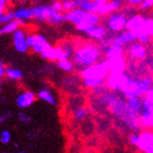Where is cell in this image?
Wrapping results in <instances>:
<instances>
[{
  "instance_id": "obj_1",
  "label": "cell",
  "mask_w": 153,
  "mask_h": 153,
  "mask_svg": "<svg viewBox=\"0 0 153 153\" xmlns=\"http://www.w3.org/2000/svg\"><path fill=\"white\" fill-rule=\"evenodd\" d=\"M102 104L108 107L111 112L117 118L127 125L132 131H139L141 126L139 113L132 110L127 103V100H124L111 92L110 89L105 91L103 94L99 96Z\"/></svg>"
},
{
  "instance_id": "obj_2",
  "label": "cell",
  "mask_w": 153,
  "mask_h": 153,
  "mask_svg": "<svg viewBox=\"0 0 153 153\" xmlns=\"http://www.w3.org/2000/svg\"><path fill=\"white\" fill-rule=\"evenodd\" d=\"M102 55L99 45L94 42H85L75 49L71 60L74 64V69L82 71L84 69L102 60Z\"/></svg>"
},
{
  "instance_id": "obj_3",
  "label": "cell",
  "mask_w": 153,
  "mask_h": 153,
  "mask_svg": "<svg viewBox=\"0 0 153 153\" xmlns=\"http://www.w3.org/2000/svg\"><path fill=\"white\" fill-rule=\"evenodd\" d=\"M153 81L150 77L135 78L131 77L128 84L122 89L121 93L125 99L131 97H144L152 88Z\"/></svg>"
},
{
  "instance_id": "obj_4",
  "label": "cell",
  "mask_w": 153,
  "mask_h": 153,
  "mask_svg": "<svg viewBox=\"0 0 153 153\" xmlns=\"http://www.w3.org/2000/svg\"><path fill=\"white\" fill-rule=\"evenodd\" d=\"M128 16L123 10H116L106 15L104 25L112 33H119L127 27Z\"/></svg>"
},
{
  "instance_id": "obj_5",
  "label": "cell",
  "mask_w": 153,
  "mask_h": 153,
  "mask_svg": "<svg viewBox=\"0 0 153 153\" xmlns=\"http://www.w3.org/2000/svg\"><path fill=\"white\" fill-rule=\"evenodd\" d=\"M110 74V68L107 59L100 60L99 62L93 64L92 66L84 69L80 71V75L83 78H96L106 80L108 74Z\"/></svg>"
},
{
  "instance_id": "obj_6",
  "label": "cell",
  "mask_w": 153,
  "mask_h": 153,
  "mask_svg": "<svg viewBox=\"0 0 153 153\" xmlns=\"http://www.w3.org/2000/svg\"><path fill=\"white\" fill-rule=\"evenodd\" d=\"M131 75L125 71H110L105 81V85L112 91H122L128 84Z\"/></svg>"
},
{
  "instance_id": "obj_7",
  "label": "cell",
  "mask_w": 153,
  "mask_h": 153,
  "mask_svg": "<svg viewBox=\"0 0 153 153\" xmlns=\"http://www.w3.org/2000/svg\"><path fill=\"white\" fill-rule=\"evenodd\" d=\"M31 9L33 12V19L38 23L48 22L51 18L61 12L56 10L53 4H41L32 7Z\"/></svg>"
},
{
  "instance_id": "obj_8",
  "label": "cell",
  "mask_w": 153,
  "mask_h": 153,
  "mask_svg": "<svg viewBox=\"0 0 153 153\" xmlns=\"http://www.w3.org/2000/svg\"><path fill=\"white\" fill-rule=\"evenodd\" d=\"M141 126L146 128H153V100L147 96L143 97L142 109L139 112Z\"/></svg>"
},
{
  "instance_id": "obj_9",
  "label": "cell",
  "mask_w": 153,
  "mask_h": 153,
  "mask_svg": "<svg viewBox=\"0 0 153 153\" xmlns=\"http://www.w3.org/2000/svg\"><path fill=\"white\" fill-rule=\"evenodd\" d=\"M75 48L71 42L65 41L54 47V61H63L71 59Z\"/></svg>"
},
{
  "instance_id": "obj_10",
  "label": "cell",
  "mask_w": 153,
  "mask_h": 153,
  "mask_svg": "<svg viewBox=\"0 0 153 153\" xmlns=\"http://www.w3.org/2000/svg\"><path fill=\"white\" fill-rule=\"evenodd\" d=\"M27 45L29 49L37 55H41L45 47L49 44L46 38L42 34H36V33H30L27 34Z\"/></svg>"
},
{
  "instance_id": "obj_11",
  "label": "cell",
  "mask_w": 153,
  "mask_h": 153,
  "mask_svg": "<svg viewBox=\"0 0 153 153\" xmlns=\"http://www.w3.org/2000/svg\"><path fill=\"white\" fill-rule=\"evenodd\" d=\"M26 38H27V34H26L24 28L20 27L12 33L13 47H14L15 51L18 52L19 54H25L29 50Z\"/></svg>"
},
{
  "instance_id": "obj_12",
  "label": "cell",
  "mask_w": 153,
  "mask_h": 153,
  "mask_svg": "<svg viewBox=\"0 0 153 153\" xmlns=\"http://www.w3.org/2000/svg\"><path fill=\"white\" fill-rule=\"evenodd\" d=\"M138 36L139 33L138 32H134L131 30H123L121 32L117 33V35L113 37V42L117 43V44H121V45H129L134 42L138 41Z\"/></svg>"
},
{
  "instance_id": "obj_13",
  "label": "cell",
  "mask_w": 153,
  "mask_h": 153,
  "mask_svg": "<svg viewBox=\"0 0 153 153\" xmlns=\"http://www.w3.org/2000/svg\"><path fill=\"white\" fill-rule=\"evenodd\" d=\"M148 48L143 43L134 42L129 44L128 47V55L135 60H143L148 56Z\"/></svg>"
},
{
  "instance_id": "obj_14",
  "label": "cell",
  "mask_w": 153,
  "mask_h": 153,
  "mask_svg": "<svg viewBox=\"0 0 153 153\" xmlns=\"http://www.w3.org/2000/svg\"><path fill=\"white\" fill-rule=\"evenodd\" d=\"M37 95L33 91L25 90L22 91L16 98V105L21 109H26L35 102Z\"/></svg>"
},
{
  "instance_id": "obj_15",
  "label": "cell",
  "mask_w": 153,
  "mask_h": 153,
  "mask_svg": "<svg viewBox=\"0 0 153 153\" xmlns=\"http://www.w3.org/2000/svg\"><path fill=\"white\" fill-rule=\"evenodd\" d=\"M85 34L88 35L90 39L96 42H102L105 38H107L108 29L106 28V26L102 24H97L95 25L91 26V27L85 32Z\"/></svg>"
},
{
  "instance_id": "obj_16",
  "label": "cell",
  "mask_w": 153,
  "mask_h": 153,
  "mask_svg": "<svg viewBox=\"0 0 153 153\" xmlns=\"http://www.w3.org/2000/svg\"><path fill=\"white\" fill-rule=\"evenodd\" d=\"M88 12L83 10L80 8L74 9L65 12L66 22H69V23H71V24H72L76 26L84 21V20L85 19V17L88 16Z\"/></svg>"
},
{
  "instance_id": "obj_17",
  "label": "cell",
  "mask_w": 153,
  "mask_h": 153,
  "mask_svg": "<svg viewBox=\"0 0 153 153\" xmlns=\"http://www.w3.org/2000/svg\"><path fill=\"white\" fill-rule=\"evenodd\" d=\"M100 21H101V15L98 14V13H96V12H88V16L85 17V19L84 20V21L80 25H76L75 27L79 32L85 33L91 27V26L99 24Z\"/></svg>"
},
{
  "instance_id": "obj_18",
  "label": "cell",
  "mask_w": 153,
  "mask_h": 153,
  "mask_svg": "<svg viewBox=\"0 0 153 153\" xmlns=\"http://www.w3.org/2000/svg\"><path fill=\"white\" fill-rule=\"evenodd\" d=\"M124 53H125V46L124 45L113 42L108 46L107 49L103 52V56H104V59L110 60V59H114V58L123 56Z\"/></svg>"
},
{
  "instance_id": "obj_19",
  "label": "cell",
  "mask_w": 153,
  "mask_h": 153,
  "mask_svg": "<svg viewBox=\"0 0 153 153\" xmlns=\"http://www.w3.org/2000/svg\"><path fill=\"white\" fill-rule=\"evenodd\" d=\"M146 18L140 14H134L131 17L128 18V22H127V27L126 29L134 31V32H141L143 30L144 25L146 22Z\"/></svg>"
},
{
  "instance_id": "obj_20",
  "label": "cell",
  "mask_w": 153,
  "mask_h": 153,
  "mask_svg": "<svg viewBox=\"0 0 153 153\" xmlns=\"http://www.w3.org/2000/svg\"><path fill=\"white\" fill-rule=\"evenodd\" d=\"M14 12V18L17 21L21 23L22 25H25L26 22L30 21L33 19V12L31 8H27V7H20L16 10H13Z\"/></svg>"
},
{
  "instance_id": "obj_21",
  "label": "cell",
  "mask_w": 153,
  "mask_h": 153,
  "mask_svg": "<svg viewBox=\"0 0 153 153\" xmlns=\"http://www.w3.org/2000/svg\"><path fill=\"white\" fill-rule=\"evenodd\" d=\"M124 3H126V0H110L107 4H105L102 8L100 9L98 14L101 16H106L113 11L118 10Z\"/></svg>"
},
{
  "instance_id": "obj_22",
  "label": "cell",
  "mask_w": 153,
  "mask_h": 153,
  "mask_svg": "<svg viewBox=\"0 0 153 153\" xmlns=\"http://www.w3.org/2000/svg\"><path fill=\"white\" fill-rule=\"evenodd\" d=\"M153 144V132L150 131H143L139 134V140L136 147L141 151H144L149 148Z\"/></svg>"
},
{
  "instance_id": "obj_23",
  "label": "cell",
  "mask_w": 153,
  "mask_h": 153,
  "mask_svg": "<svg viewBox=\"0 0 153 153\" xmlns=\"http://www.w3.org/2000/svg\"><path fill=\"white\" fill-rule=\"evenodd\" d=\"M37 97H38V99L42 100V101L51 104L52 106H56V98H55L54 94H53V93L48 88H41L37 93Z\"/></svg>"
},
{
  "instance_id": "obj_24",
  "label": "cell",
  "mask_w": 153,
  "mask_h": 153,
  "mask_svg": "<svg viewBox=\"0 0 153 153\" xmlns=\"http://www.w3.org/2000/svg\"><path fill=\"white\" fill-rule=\"evenodd\" d=\"M21 23L17 20H13L11 22L4 24L0 26V36L7 35V34H12L13 32L16 31L21 26Z\"/></svg>"
},
{
  "instance_id": "obj_25",
  "label": "cell",
  "mask_w": 153,
  "mask_h": 153,
  "mask_svg": "<svg viewBox=\"0 0 153 153\" xmlns=\"http://www.w3.org/2000/svg\"><path fill=\"white\" fill-rule=\"evenodd\" d=\"M108 64L110 71H125L126 62L123 59V56L110 59V60H108Z\"/></svg>"
},
{
  "instance_id": "obj_26",
  "label": "cell",
  "mask_w": 153,
  "mask_h": 153,
  "mask_svg": "<svg viewBox=\"0 0 153 153\" xmlns=\"http://www.w3.org/2000/svg\"><path fill=\"white\" fill-rule=\"evenodd\" d=\"M79 8L86 12H96L98 13L99 7L95 1L91 0H80L79 1Z\"/></svg>"
},
{
  "instance_id": "obj_27",
  "label": "cell",
  "mask_w": 153,
  "mask_h": 153,
  "mask_svg": "<svg viewBox=\"0 0 153 153\" xmlns=\"http://www.w3.org/2000/svg\"><path fill=\"white\" fill-rule=\"evenodd\" d=\"M6 77L9 78L12 81H18V80H21L23 77V71L17 69V68H13V67H6Z\"/></svg>"
},
{
  "instance_id": "obj_28",
  "label": "cell",
  "mask_w": 153,
  "mask_h": 153,
  "mask_svg": "<svg viewBox=\"0 0 153 153\" xmlns=\"http://www.w3.org/2000/svg\"><path fill=\"white\" fill-rule=\"evenodd\" d=\"M126 100H127L128 105L132 110H134L135 112L138 113L140 112L143 105V97H131Z\"/></svg>"
},
{
  "instance_id": "obj_29",
  "label": "cell",
  "mask_w": 153,
  "mask_h": 153,
  "mask_svg": "<svg viewBox=\"0 0 153 153\" xmlns=\"http://www.w3.org/2000/svg\"><path fill=\"white\" fill-rule=\"evenodd\" d=\"M56 67L65 72H71L74 69V64L71 59H67L63 61H56Z\"/></svg>"
},
{
  "instance_id": "obj_30",
  "label": "cell",
  "mask_w": 153,
  "mask_h": 153,
  "mask_svg": "<svg viewBox=\"0 0 153 153\" xmlns=\"http://www.w3.org/2000/svg\"><path fill=\"white\" fill-rule=\"evenodd\" d=\"M79 1L80 0H63L62 3V9L65 11H69L74 9L79 8Z\"/></svg>"
},
{
  "instance_id": "obj_31",
  "label": "cell",
  "mask_w": 153,
  "mask_h": 153,
  "mask_svg": "<svg viewBox=\"0 0 153 153\" xmlns=\"http://www.w3.org/2000/svg\"><path fill=\"white\" fill-rule=\"evenodd\" d=\"M66 22V16H65V13H63L62 11L57 13L56 15H55L53 18H51L49 21L47 22L50 25H60L62 23Z\"/></svg>"
},
{
  "instance_id": "obj_32",
  "label": "cell",
  "mask_w": 153,
  "mask_h": 153,
  "mask_svg": "<svg viewBox=\"0 0 153 153\" xmlns=\"http://www.w3.org/2000/svg\"><path fill=\"white\" fill-rule=\"evenodd\" d=\"M13 20H15L14 18V12L13 10H7L0 17V25H4L9 22H11Z\"/></svg>"
},
{
  "instance_id": "obj_33",
  "label": "cell",
  "mask_w": 153,
  "mask_h": 153,
  "mask_svg": "<svg viewBox=\"0 0 153 153\" xmlns=\"http://www.w3.org/2000/svg\"><path fill=\"white\" fill-rule=\"evenodd\" d=\"M88 115V110L86 107H84V106H81V107H78L75 111H74V118L76 120H82V119H85Z\"/></svg>"
},
{
  "instance_id": "obj_34",
  "label": "cell",
  "mask_w": 153,
  "mask_h": 153,
  "mask_svg": "<svg viewBox=\"0 0 153 153\" xmlns=\"http://www.w3.org/2000/svg\"><path fill=\"white\" fill-rule=\"evenodd\" d=\"M139 33V36H138V42L143 43L144 45H148L151 42L153 37L149 34V33H146V32H138Z\"/></svg>"
},
{
  "instance_id": "obj_35",
  "label": "cell",
  "mask_w": 153,
  "mask_h": 153,
  "mask_svg": "<svg viewBox=\"0 0 153 153\" xmlns=\"http://www.w3.org/2000/svg\"><path fill=\"white\" fill-rule=\"evenodd\" d=\"M152 8H153V0H146L144 3H142L140 6L138 7V9L142 11L149 10Z\"/></svg>"
},
{
  "instance_id": "obj_36",
  "label": "cell",
  "mask_w": 153,
  "mask_h": 153,
  "mask_svg": "<svg viewBox=\"0 0 153 153\" xmlns=\"http://www.w3.org/2000/svg\"><path fill=\"white\" fill-rule=\"evenodd\" d=\"M0 140L3 144H8L10 140V134L9 131L4 130L1 132V135H0Z\"/></svg>"
},
{
  "instance_id": "obj_37",
  "label": "cell",
  "mask_w": 153,
  "mask_h": 153,
  "mask_svg": "<svg viewBox=\"0 0 153 153\" xmlns=\"http://www.w3.org/2000/svg\"><path fill=\"white\" fill-rule=\"evenodd\" d=\"M10 0H0V17L7 10V7L9 5Z\"/></svg>"
},
{
  "instance_id": "obj_38",
  "label": "cell",
  "mask_w": 153,
  "mask_h": 153,
  "mask_svg": "<svg viewBox=\"0 0 153 153\" xmlns=\"http://www.w3.org/2000/svg\"><path fill=\"white\" fill-rule=\"evenodd\" d=\"M138 140H139V134H132L129 136V143L132 146H137Z\"/></svg>"
},
{
  "instance_id": "obj_39",
  "label": "cell",
  "mask_w": 153,
  "mask_h": 153,
  "mask_svg": "<svg viewBox=\"0 0 153 153\" xmlns=\"http://www.w3.org/2000/svg\"><path fill=\"white\" fill-rule=\"evenodd\" d=\"M146 0H126V3H128L131 7H139Z\"/></svg>"
},
{
  "instance_id": "obj_40",
  "label": "cell",
  "mask_w": 153,
  "mask_h": 153,
  "mask_svg": "<svg viewBox=\"0 0 153 153\" xmlns=\"http://www.w3.org/2000/svg\"><path fill=\"white\" fill-rule=\"evenodd\" d=\"M19 116H20V120L25 122V123H29L31 121V117L28 115H26V114H25V113H23V112L20 113Z\"/></svg>"
},
{
  "instance_id": "obj_41",
  "label": "cell",
  "mask_w": 153,
  "mask_h": 153,
  "mask_svg": "<svg viewBox=\"0 0 153 153\" xmlns=\"http://www.w3.org/2000/svg\"><path fill=\"white\" fill-rule=\"evenodd\" d=\"M52 4H53V6H54V8L56 10H57L58 11H62L63 10V9H62V3L61 2L55 1V2H53Z\"/></svg>"
},
{
  "instance_id": "obj_42",
  "label": "cell",
  "mask_w": 153,
  "mask_h": 153,
  "mask_svg": "<svg viewBox=\"0 0 153 153\" xmlns=\"http://www.w3.org/2000/svg\"><path fill=\"white\" fill-rule=\"evenodd\" d=\"M95 2L97 3L98 7H99V10L101 8H102V7L105 5V4H107L109 2V0H95ZM98 10V11H99Z\"/></svg>"
},
{
  "instance_id": "obj_43",
  "label": "cell",
  "mask_w": 153,
  "mask_h": 153,
  "mask_svg": "<svg viewBox=\"0 0 153 153\" xmlns=\"http://www.w3.org/2000/svg\"><path fill=\"white\" fill-rule=\"evenodd\" d=\"M6 76V70L5 67H0V80Z\"/></svg>"
},
{
  "instance_id": "obj_44",
  "label": "cell",
  "mask_w": 153,
  "mask_h": 153,
  "mask_svg": "<svg viewBox=\"0 0 153 153\" xmlns=\"http://www.w3.org/2000/svg\"><path fill=\"white\" fill-rule=\"evenodd\" d=\"M145 96H147V97H149V99L153 100V88H151L147 92V94H146Z\"/></svg>"
},
{
  "instance_id": "obj_45",
  "label": "cell",
  "mask_w": 153,
  "mask_h": 153,
  "mask_svg": "<svg viewBox=\"0 0 153 153\" xmlns=\"http://www.w3.org/2000/svg\"><path fill=\"white\" fill-rule=\"evenodd\" d=\"M145 152H146V153H153V144L150 146L149 148H148L147 149H146Z\"/></svg>"
},
{
  "instance_id": "obj_46",
  "label": "cell",
  "mask_w": 153,
  "mask_h": 153,
  "mask_svg": "<svg viewBox=\"0 0 153 153\" xmlns=\"http://www.w3.org/2000/svg\"><path fill=\"white\" fill-rule=\"evenodd\" d=\"M0 67H4V64H3V62H2L1 59H0Z\"/></svg>"
},
{
  "instance_id": "obj_47",
  "label": "cell",
  "mask_w": 153,
  "mask_h": 153,
  "mask_svg": "<svg viewBox=\"0 0 153 153\" xmlns=\"http://www.w3.org/2000/svg\"><path fill=\"white\" fill-rule=\"evenodd\" d=\"M150 17L153 19V10H152V11H151V14H150Z\"/></svg>"
},
{
  "instance_id": "obj_48",
  "label": "cell",
  "mask_w": 153,
  "mask_h": 153,
  "mask_svg": "<svg viewBox=\"0 0 153 153\" xmlns=\"http://www.w3.org/2000/svg\"><path fill=\"white\" fill-rule=\"evenodd\" d=\"M91 1H95V0H91Z\"/></svg>"
}]
</instances>
